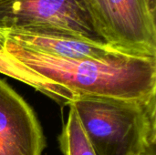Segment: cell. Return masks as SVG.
<instances>
[{
	"mask_svg": "<svg viewBox=\"0 0 156 155\" xmlns=\"http://www.w3.org/2000/svg\"><path fill=\"white\" fill-rule=\"evenodd\" d=\"M69 107L68 120L58 136V143L63 155H96L75 110Z\"/></svg>",
	"mask_w": 156,
	"mask_h": 155,
	"instance_id": "cell-8",
	"label": "cell"
},
{
	"mask_svg": "<svg viewBox=\"0 0 156 155\" xmlns=\"http://www.w3.org/2000/svg\"><path fill=\"white\" fill-rule=\"evenodd\" d=\"M100 37L122 54L156 58L155 11L148 0H83Z\"/></svg>",
	"mask_w": 156,
	"mask_h": 155,
	"instance_id": "cell-4",
	"label": "cell"
},
{
	"mask_svg": "<svg viewBox=\"0 0 156 155\" xmlns=\"http://www.w3.org/2000/svg\"><path fill=\"white\" fill-rule=\"evenodd\" d=\"M148 2H149L151 8L156 12V0H148Z\"/></svg>",
	"mask_w": 156,
	"mask_h": 155,
	"instance_id": "cell-10",
	"label": "cell"
},
{
	"mask_svg": "<svg viewBox=\"0 0 156 155\" xmlns=\"http://www.w3.org/2000/svg\"><path fill=\"white\" fill-rule=\"evenodd\" d=\"M69 106L96 155H156V94L133 100L77 97Z\"/></svg>",
	"mask_w": 156,
	"mask_h": 155,
	"instance_id": "cell-2",
	"label": "cell"
},
{
	"mask_svg": "<svg viewBox=\"0 0 156 155\" xmlns=\"http://www.w3.org/2000/svg\"><path fill=\"white\" fill-rule=\"evenodd\" d=\"M0 73L34 88L59 103L68 105L76 98L70 90L30 70L5 51L0 52Z\"/></svg>",
	"mask_w": 156,
	"mask_h": 155,
	"instance_id": "cell-7",
	"label": "cell"
},
{
	"mask_svg": "<svg viewBox=\"0 0 156 155\" xmlns=\"http://www.w3.org/2000/svg\"><path fill=\"white\" fill-rule=\"evenodd\" d=\"M5 51L76 98L133 100L156 94V58L118 54L104 59H63L28 49L7 37Z\"/></svg>",
	"mask_w": 156,
	"mask_h": 155,
	"instance_id": "cell-1",
	"label": "cell"
},
{
	"mask_svg": "<svg viewBox=\"0 0 156 155\" xmlns=\"http://www.w3.org/2000/svg\"><path fill=\"white\" fill-rule=\"evenodd\" d=\"M5 37L28 49L63 59H104L122 54L106 43L75 37L28 34H7Z\"/></svg>",
	"mask_w": 156,
	"mask_h": 155,
	"instance_id": "cell-6",
	"label": "cell"
},
{
	"mask_svg": "<svg viewBox=\"0 0 156 155\" xmlns=\"http://www.w3.org/2000/svg\"><path fill=\"white\" fill-rule=\"evenodd\" d=\"M46 141L27 101L0 79V155H41Z\"/></svg>",
	"mask_w": 156,
	"mask_h": 155,
	"instance_id": "cell-5",
	"label": "cell"
},
{
	"mask_svg": "<svg viewBox=\"0 0 156 155\" xmlns=\"http://www.w3.org/2000/svg\"><path fill=\"white\" fill-rule=\"evenodd\" d=\"M6 41V37L5 34L0 32V52L5 51V44Z\"/></svg>",
	"mask_w": 156,
	"mask_h": 155,
	"instance_id": "cell-9",
	"label": "cell"
},
{
	"mask_svg": "<svg viewBox=\"0 0 156 155\" xmlns=\"http://www.w3.org/2000/svg\"><path fill=\"white\" fill-rule=\"evenodd\" d=\"M0 32L105 43L95 31L83 0H0Z\"/></svg>",
	"mask_w": 156,
	"mask_h": 155,
	"instance_id": "cell-3",
	"label": "cell"
}]
</instances>
